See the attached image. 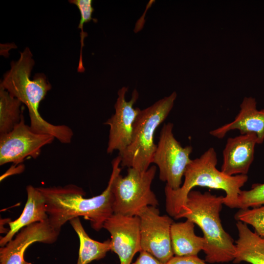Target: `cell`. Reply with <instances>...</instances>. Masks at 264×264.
I'll return each instance as SVG.
<instances>
[{"label":"cell","instance_id":"obj_1","mask_svg":"<svg viewBox=\"0 0 264 264\" xmlns=\"http://www.w3.org/2000/svg\"><path fill=\"white\" fill-rule=\"evenodd\" d=\"M121 158L118 155L111 162L112 171L106 188L91 198H85L84 190L76 185L37 187L43 195L48 220L51 225L61 231L67 221L80 216L90 221L95 231L103 228L105 221L113 214V196L111 187L115 176L121 173Z\"/></svg>","mask_w":264,"mask_h":264},{"label":"cell","instance_id":"obj_2","mask_svg":"<svg viewBox=\"0 0 264 264\" xmlns=\"http://www.w3.org/2000/svg\"><path fill=\"white\" fill-rule=\"evenodd\" d=\"M32 57L30 49L26 47L20 53L19 60L11 63L10 69L4 75L0 87L27 107L33 131L51 135L61 143L69 144L73 136L72 129L66 125L51 124L39 113L40 104L51 89V85L43 73H37L30 79L35 64Z\"/></svg>","mask_w":264,"mask_h":264},{"label":"cell","instance_id":"obj_3","mask_svg":"<svg viewBox=\"0 0 264 264\" xmlns=\"http://www.w3.org/2000/svg\"><path fill=\"white\" fill-rule=\"evenodd\" d=\"M217 156L210 147L199 157L192 159L187 166L181 187L173 190L165 186L166 210L176 219L183 218L190 211L186 206L189 193L196 186L224 191L223 204L230 208H238L241 188L248 180L246 175L228 176L217 169Z\"/></svg>","mask_w":264,"mask_h":264},{"label":"cell","instance_id":"obj_4","mask_svg":"<svg viewBox=\"0 0 264 264\" xmlns=\"http://www.w3.org/2000/svg\"><path fill=\"white\" fill-rule=\"evenodd\" d=\"M223 196L210 192L192 190L186 201L189 213L183 218L197 224L201 229L205 243L203 249L205 261L210 263L233 261L236 246L231 236L223 229L220 217Z\"/></svg>","mask_w":264,"mask_h":264},{"label":"cell","instance_id":"obj_5","mask_svg":"<svg viewBox=\"0 0 264 264\" xmlns=\"http://www.w3.org/2000/svg\"><path fill=\"white\" fill-rule=\"evenodd\" d=\"M177 96L174 91L140 110L133 124L130 145L120 155L122 167L146 171L153 163L157 145L154 136L157 128L168 117Z\"/></svg>","mask_w":264,"mask_h":264},{"label":"cell","instance_id":"obj_6","mask_svg":"<svg viewBox=\"0 0 264 264\" xmlns=\"http://www.w3.org/2000/svg\"><path fill=\"white\" fill-rule=\"evenodd\" d=\"M156 172V166L152 165L144 171L128 168L124 176L118 174L111 187L113 214L135 216L145 207H156L158 201L151 190Z\"/></svg>","mask_w":264,"mask_h":264},{"label":"cell","instance_id":"obj_7","mask_svg":"<svg viewBox=\"0 0 264 264\" xmlns=\"http://www.w3.org/2000/svg\"><path fill=\"white\" fill-rule=\"evenodd\" d=\"M174 124L165 123L160 131L153 163L159 169V179L173 190L179 188L185 170L191 162V146L182 147L175 137Z\"/></svg>","mask_w":264,"mask_h":264},{"label":"cell","instance_id":"obj_8","mask_svg":"<svg viewBox=\"0 0 264 264\" xmlns=\"http://www.w3.org/2000/svg\"><path fill=\"white\" fill-rule=\"evenodd\" d=\"M55 138L32 130L22 115L20 123L9 132L0 135V165L12 163L18 165L28 158L36 159L42 148Z\"/></svg>","mask_w":264,"mask_h":264},{"label":"cell","instance_id":"obj_9","mask_svg":"<svg viewBox=\"0 0 264 264\" xmlns=\"http://www.w3.org/2000/svg\"><path fill=\"white\" fill-rule=\"evenodd\" d=\"M142 250L147 252L165 264L173 257L171 227L173 220L161 216L155 206H148L138 213Z\"/></svg>","mask_w":264,"mask_h":264},{"label":"cell","instance_id":"obj_10","mask_svg":"<svg viewBox=\"0 0 264 264\" xmlns=\"http://www.w3.org/2000/svg\"><path fill=\"white\" fill-rule=\"evenodd\" d=\"M128 90V88L124 87L118 90L114 105L115 112L104 123L110 126L108 154L116 150L120 155L132 140L133 124L141 110L133 107L139 97L137 90H133L132 98L127 101L125 96Z\"/></svg>","mask_w":264,"mask_h":264},{"label":"cell","instance_id":"obj_11","mask_svg":"<svg viewBox=\"0 0 264 264\" xmlns=\"http://www.w3.org/2000/svg\"><path fill=\"white\" fill-rule=\"evenodd\" d=\"M103 228L110 234V250L118 255L120 264H132L135 254L142 251L139 217L113 214Z\"/></svg>","mask_w":264,"mask_h":264},{"label":"cell","instance_id":"obj_12","mask_svg":"<svg viewBox=\"0 0 264 264\" xmlns=\"http://www.w3.org/2000/svg\"><path fill=\"white\" fill-rule=\"evenodd\" d=\"M60 231L54 228L48 220L35 222L21 229L5 246L0 248V264H23L27 248L36 242L53 243Z\"/></svg>","mask_w":264,"mask_h":264},{"label":"cell","instance_id":"obj_13","mask_svg":"<svg viewBox=\"0 0 264 264\" xmlns=\"http://www.w3.org/2000/svg\"><path fill=\"white\" fill-rule=\"evenodd\" d=\"M258 139L254 133L228 138L222 151L220 171L228 176L246 175L254 159Z\"/></svg>","mask_w":264,"mask_h":264},{"label":"cell","instance_id":"obj_14","mask_svg":"<svg viewBox=\"0 0 264 264\" xmlns=\"http://www.w3.org/2000/svg\"><path fill=\"white\" fill-rule=\"evenodd\" d=\"M240 108L233 121L211 131L210 134L221 139L228 132L238 130L241 134H255L258 144H262L264 141V109L258 110L256 100L251 96L243 98Z\"/></svg>","mask_w":264,"mask_h":264},{"label":"cell","instance_id":"obj_15","mask_svg":"<svg viewBox=\"0 0 264 264\" xmlns=\"http://www.w3.org/2000/svg\"><path fill=\"white\" fill-rule=\"evenodd\" d=\"M26 190L27 198L22 212L17 219L8 222L10 229L0 238V247L5 246L23 228L48 220L46 203L42 194L31 185L27 186Z\"/></svg>","mask_w":264,"mask_h":264},{"label":"cell","instance_id":"obj_16","mask_svg":"<svg viewBox=\"0 0 264 264\" xmlns=\"http://www.w3.org/2000/svg\"><path fill=\"white\" fill-rule=\"evenodd\" d=\"M238 239L235 242L236 252L233 261L251 264H264V237L252 231L247 224L238 220Z\"/></svg>","mask_w":264,"mask_h":264},{"label":"cell","instance_id":"obj_17","mask_svg":"<svg viewBox=\"0 0 264 264\" xmlns=\"http://www.w3.org/2000/svg\"><path fill=\"white\" fill-rule=\"evenodd\" d=\"M194 224L189 220L184 222L172 223L171 239L173 251L175 256H197L203 250L205 240L203 237L195 234Z\"/></svg>","mask_w":264,"mask_h":264},{"label":"cell","instance_id":"obj_18","mask_svg":"<svg viewBox=\"0 0 264 264\" xmlns=\"http://www.w3.org/2000/svg\"><path fill=\"white\" fill-rule=\"evenodd\" d=\"M69 221L79 240V256L76 264H88L93 261L99 260L110 250V240L100 242L92 239L85 230L79 217Z\"/></svg>","mask_w":264,"mask_h":264},{"label":"cell","instance_id":"obj_19","mask_svg":"<svg viewBox=\"0 0 264 264\" xmlns=\"http://www.w3.org/2000/svg\"><path fill=\"white\" fill-rule=\"evenodd\" d=\"M22 102L0 87V135L10 132L18 124L23 115Z\"/></svg>","mask_w":264,"mask_h":264},{"label":"cell","instance_id":"obj_20","mask_svg":"<svg viewBox=\"0 0 264 264\" xmlns=\"http://www.w3.org/2000/svg\"><path fill=\"white\" fill-rule=\"evenodd\" d=\"M235 218L254 229L255 232L264 237V205L251 209H240Z\"/></svg>","mask_w":264,"mask_h":264},{"label":"cell","instance_id":"obj_21","mask_svg":"<svg viewBox=\"0 0 264 264\" xmlns=\"http://www.w3.org/2000/svg\"><path fill=\"white\" fill-rule=\"evenodd\" d=\"M69 2L73 3L77 6L80 13V20L78 25V28L81 29L80 38H81V48L80 55L79 57L78 71L79 72H83L85 71V68L83 66L82 59V49L84 44V40L87 35L83 31L84 24L89 21L93 20L92 15L94 11V8L92 7V0H70Z\"/></svg>","mask_w":264,"mask_h":264},{"label":"cell","instance_id":"obj_22","mask_svg":"<svg viewBox=\"0 0 264 264\" xmlns=\"http://www.w3.org/2000/svg\"><path fill=\"white\" fill-rule=\"evenodd\" d=\"M264 205V183H255L249 190H242L238 197V208L245 209Z\"/></svg>","mask_w":264,"mask_h":264},{"label":"cell","instance_id":"obj_23","mask_svg":"<svg viewBox=\"0 0 264 264\" xmlns=\"http://www.w3.org/2000/svg\"><path fill=\"white\" fill-rule=\"evenodd\" d=\"M165 264H207L198 256H174Z\"/></svg>","mask_w":264,"mask_h":264},{"label":"cell","instance_id":"obj_24","mask_svg":"<svg viewBox=\"0 0 264 264\" xmlns=\"http://www.w3.org/2000/svg\"><path fill=\"white\" fill-rule=\"evenodd\" d=\"M132 264H163L151 254L142 250L136 261Z\"/></svg>","mask_w":264,"mask_h":264},{"label":"cell","instance_id":"obj_25","mask_svg":"<svg viewBox=\"0 0 264 264\" xmlns=\"http://www.w3.org/2000/svg\"><path fill=\"white\" fill-rule=\"evenodd\" d=\"M23 264H32L24 261Z\"/></svg>","mask_w":264,"mask_h":264}]
</instances>
